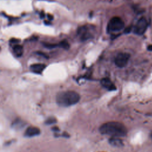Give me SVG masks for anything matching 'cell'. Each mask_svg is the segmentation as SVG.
Returning <instances> with one entry per match:
<instances>
[{
  "label": "cell",
  "mask_w": 152,
  "mask_h": 152,
  "mask_svg": "<svg viewBox=\"0 0 152 152\" xmlns=\"http://www.w3.org/2000/svg\"><path fill=\"white\" fill-rule=\"evenodd\" d=\"M101 134L110 135L112 137H122L127 134V129L121 122L112 121L102 124L99 128Z\"/></svg>",
  "instance_id": "6da1fadb"
},
{
  "label": "cell",
  "mask_w": 152,
  "mask_h": 152,
  "mask_svg": "<svg viewBox=\"0 0 152 152\" xmlns=\"http://www.w3.org/2000/svg\"><path fill=\"white\" fill-rule=\"evenodd\" d=\"M80 99V94L75 91H64L59 92L56 97L58 104L62 107H68L77 103Z\"/></svg>",
  "instance_id": "7a4b0ae2"
},
{
  "label": "cell",
  "mask_w": 152,
  "mask_h": 152,
  "mask_svg": "<svg viewBox=\"0 0 152 152\" xmlns=\"http://www.w3.org/2000/svg\"><path fill=\"white\" fill-rule=\"evenodd\" d=\"M124 21L119 17H112L108 23L107 30L108 32L119 31L124 27Z\"/></svg>",
  "instance_id": "3957f363"
},
{
  "label": "cell",
  "mask_w": 152,
  "mask_h": 152,
  "mask_svg": "<svg viewBox=\"0 0 152 152\" xmlns=\"http://www.w3.org/2000/svg\"><path fill=\"white\" fill-rule=\"evenodd\" d=\"M148 23L145 18H140L133 28V31L137 35H142L147 30Z\"/></svg>",
  "instance_id": "277c9868"
},
{
  "label": "cell",
  "mask_w": 152,
  "mask_h": 152,
  "mask_svg": "<svg viewBox=\"0 0 152 152\" xmlns=\"http://www.w3.org/2000/svg\"><path fill=\"white\" fill-rule=\"evenodd\" d=\"M129 58L130 55L129 53L125 52L119 53L116 55L115 59V64L119 68L125 67L127 65Z\"/></svg>",
  "instance_id": "5b68a950"
},
{
  "label": "cell",
  "mask_w": 152,
  "mask_h": 152,
  "mask_svg": "<svg viewBox=\"0 0 152 152\" xmlns=\"http://www.w3.org/2000/svg\"><path fill=\"white\" fill-rule=\"evenodd\" d=\"M77 33L82 40H86L90 37V34L88 31V29L86 26L80 27L78 30Z\"/></svg>",
  "instance_id": "8992f818"
},
{
  "label": "cell",
  "mask_w": 152,
  "mask_h": 152,
  "mask_svg": "<svg viewBox=\"0 0 152 152\" xmlns=\"http://www.w3.org/2000/svg\"><path fill=\"white\" fill-rule=\"evenodd\" d=\"M102 86L108 90H116V86L113 82L108 78H103L100 81Z\"/></svg>",
  "instance_id": "52a82bcc"
},
{
  "label": "cell",
  "mask_w": 152,
  "mask_h": 152,
  "mask_svg": "<svg viewBox=\"0 0 152 152\" xmlns=\"http://www.w3.org/2000/svg\"><path fill=\"white\" fill-rule=\"evenodd\" d=\"M39 134H40V129L37 127L31 126L27 128V129L25 131L24 135L26 137H31L37 135Z\"/></svg>",
  "instance_id": "ba28073f"
},
{
  "label": "cell",
  "mask_w": 152,
  "mask_h": 152,
  "mask_svg": "<svg viewBox=\"0 0 152 152\" xmlns=\"http://www.w3.org/2000/svg\"><path fill=\"white\" fill-rule=\"evenodd\" d=\"M46 68V65L43 64H33L30 66V70L36 74H41L45 68Z\"/></svg>",
  "instance_id": "9c48e42d"
},
{
  "label": "cell",
  "mask_w": 152,
  "mask_h": 152,
  "mask_svg": "<svg viewBox=\"0 0 152 152\" xmlns=\"http://www.w3.org/2000/svg\"><path fill=\"white\" fill-rule=\"evenodd\" d=\"M109 143L115 147H121L123 145V142L119 138L112 137L109 140Z\"/></svg>",
  "instance_id": "30bf717a"
},
{
  "label": "cell",
  "mask_w": 152,
  "mask_h": 152,
  "mask_svg": "<svg viewBox=\"0 0 152 152\" xmlns=\"http://www.w3.org/2000/svg\"><path fill=\"white\" fill-rule=\"evenodd\" d=\"M13 51L17 56L20 57L23 53V48L20 45H15L13 47Z\"/></svg>",
  "instance_id": "8fae6325"
},
{
  "label": "cell",
  "mask_w": 152,
  "mask_h": 152,
  "mask_svg": "<svg viewBox=\"0 0 152 152\" xmlns=\"http://www.w3.org/2000/svg\"><path fill=\"white\" fill-rule=\"evenodd\" d=\"M59 45L61 47H62V48H64L65 49H68L69 48V45L68 43L66 41H65V40L61 42Z\"/></svg>",
  "instance_id": "7c38bea8"
},
{
  "label": "cell",
  "mask_w": 152,
  "mask_h": 152,
  "mask_svg": "<svg viewBox=\"0 0 152 152\" xmlns=\"http://www.w3.org/2000/svg\"><path fill=\"white\" fill-rule=\"evenodd\" d=\"M56 122V120L55 118L52 117V118H49V119H48L46 121V123L47 124H53L54 123H55Z\"/></svg>",
  "instance_id": "4fadbf2b"
},
{
  "label": "cell",
  "mask_w": 152,
  "mask_h": 152,
  "mask_svg": "<svg viewBox=\"0 0 152 152\" xmlns=\"http://www.w3.org/2000/svg\"><path fill=\"white\" fill-rule=\"evenodd\" d=\"M11 43H17V42H20V40H18V39H12L11 40Z\"/></svg>",
  "instance_id": "5bb4252c"
},
{
  "label": "cell",
  "mask_w": 152,
  "mask_h": 152,
  "mask_svg": "<svg viewBox=\"0 0 152 152\" xmlns=\"http://www.w3.org/2000/svg\"><path fill=\"white\" fill-rule=\"evenodd\" d=\"M131 27H127V28L125 29V32H126V33L129 32V31H130V30H131Z\"/></svg>",
  "instance_id": "9a60e30c"
},
{
  "label": "cell",
  "mask_w": 152,
  "mask_h": 152,
  "mask_svg": "<svg viewBox=\"0 0 152 152\" xmlns=\"http://www.w3.org/2000/svg\"><path fill=\"white\" fill-rule=\"evenodd\" d=\"M148 50H152V45H149L147 48Z\"/></svg>",
  "instance_id": "2e32d148"
}]
</instances>
